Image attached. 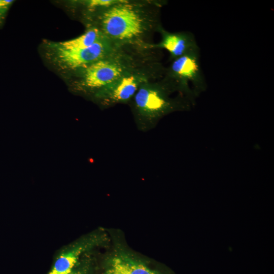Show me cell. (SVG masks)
<instances>
[{"label":"cell","mask_w":274,"mask_h":274,"mask_svg":"<svg viewBox=\"0 0 274 274\" xmlns=\"http://www.w3.org/2000/svg\"><path fill=\"white\" fill-rule=\"evenodd\" d=\"M162 0H120L99 13L86 27L97 28L118 45L150 44L162 26Z\"/></svg>","instance_id":"6da1fadb"},{"label":"cell","mask_w":274,"mask_h":274,"mask_svg":"<svg viewBox=\"0 0 274 274\" xmlns=\"http://www.w3.org/2000/svg\"><path fill=\"white\" fill-rule=\"evenodd\" d=\"M153 43L117 46L102 58L63 78L70 90L89 100L156 52Z\"/></svg>","instance_id":"7a4b0ae2"},{"label":"cell","mask_w":274,"mask_h":274,"mask_svg":"<svg viewBox=\"0 0 274 274\" xmlns=\"http://www.w3.org/2000/svg\"><path fill=\"white\" fill-rule=\"evenodd\" d=\"M128 104L137 129L143 132L154 129L165 116L188 111L193 105L180 93L176 81L165 74L143 84Z\"/></svg>","instance_id":"3957f363"},{"label":"cell","mask_w":274,"mask_h":274,"mask_svg":"<svg viewBox=\"0 0 274 274\" xmlns=\"http://www.w3.org/2000/svg\"><path fill=\"white\" fill-rule=\"evenodd\" d=\"M162 52L158 50L121 78L103 88L90 100L100 109L128 104L144 83L163 77L166 67L161 62Z\"/></svg>","instance_id":"277c9868"},{"label":"cell","mask_w":274,"mask_h":274,"mask_svg":"<svg viewBox=\"0 0 274 274\" xmlns=\"http://www.w3.org/2000/svg\"><path fill=\"white\" fill-rule=\"evenodd\" d=\"M118 45L107 38L84 49L63 50L54 48L44 40L40 47L47 65L62 78L102 58Z\"/></svg>","instance_id":"5b68a950"},{"label":"cell","mask_w":274,"mask_h":274,"mask_svg":"<svg viewBox=\"0 0 274 274\" xmlns=\"http://www.w3.org/2000/svg\"><path fill=\"white\" fill-rule=\"evenodd\" d=\"M171 61L164 74L176 82L180 92L194 105L195 98L207 88L200 65L199 49Z\"/></svg>","instance_id":"8992f818"},{"label":"cell","mask_w":274,"mask_h":274,"mask_svg":"<svg viewBox=\"0 0 274 274\" xmlns=\"http://www.w3.org/2000/svg\"><path fill=\"white\" fill-rule=\"evenodd\" d=\"M105 240L104 234L94 232L68 245L60 252L48 274H70L81 256Z\"/></svg>","instance_id":"52a82bcc"},{"label":"cell","mask_w":274,"mask_h":274,"mask_svg":"<svg viewBox=\"0 0 274 274\" xmlns=\"http://www.w3.org/2000/svg\"><path fill=\"white\" fill-rule=\"evenodd\" d=\"M102 274H174L164 268L149 266L123 251H118L107 259Z\"/></svg>","instance_id":"ba28073f"},{"label":"cell","mask_w":274,"mask_h":274,"mask_svg":"<svg viewBox=\"0 0 274 274\" xmlns=\"http://www.w3.org/2000/svg\"><path fill=\"white\" fill-rule=\"evenodd\" d=\"M161 36V40L154 43V47L160 50L164 49L169 54V60L172 61L186 53L199 49L195 36L188 31L169 32L161 26L158 31Z\"/></svg>","instance_id":"9c48e42d"},{"label":"cell","mask_w":274,"mask_h":274,"mask_svg":"<svg viewBox=\"0 0 274 274\" xmlns=\"http://www.w3.org/2000/svg\"><path fill=\"white\" fill-rule=\"evenodd\" d=\"M120 0H77L70 1L69 7L87 26L99 13Z\"/></svg>","instance_id":"30bf717a"},{"label":"cell","mask_w":274,"mask_h":274,"mask_svg":"<svg viewBox=\"0 0 274 274\" xmlns=\"http://www.w3.org/2000/svg\"><path fill=\"white\" fill-rule=\"evenodd\" d=\"M106 38L96 27H86L84 33L75 38L62 42L46 40L49 45L56 48L63 50H75L88 48Z\"/></svg>","instance_id":"8fae6325"},{"label":"cell","mask_w":274,"mask_h":274,"mask_svg":"<svg viewBox=\"0 0 274 274\" xmlns=\"http://www.w3.org/2000/svg\"><path fill=\"white\" fill-rule=\"evenodd\" d=\"M92 259L86 252L83 255L70 274H91Z\"/></svg>","instance_id":"7c38bea8"},{"label":"cell","mask_w":274,"mask_h":274,"mask_svg":"<svg viewBox=\"0 0 274 274\" xmlns=\"http://www.w3.org/2000/svg\"><path fill=\"white\" fill-rule=\"evenodd\" d=\"M14 2L13 0H0V29L3 27L8 12Z\"/></svg>","instance_id":"4fadbf2b"}]
</instances>
